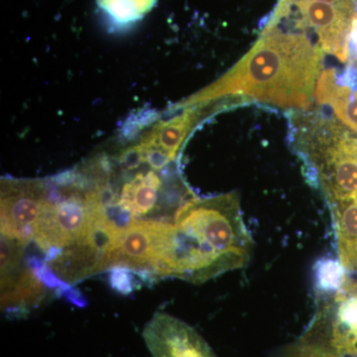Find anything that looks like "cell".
<instances>
[{"label":"cell","instance_id":"obj_10","mask_svg":"<svg viewBox=\"0 0 357 357\" xmlns=\"http://www.w3.org/2000/svg\"><path fill=\"white\" fill-rule=\"evenodd\" d=\"M354 79H357V27L352 35L351 42V52H349V59L347 61V70Z\"/></svg>","mask_w":357,"mask_h":357},{"label":"cell","instance_id":"obj_7","mask_svg":"<svg viewBox=\"0 0 357 357\" xmlns=\"http://www.w3.org/2000/svg\"><path fill=\"white\" fill-rule=\"evenodd\" d=\"M142 335L153 357H218L194 328L166 312H157Z\"/></svg>","mask_w":357,"mask_h":357},{"label":"cell","instance_id":"obj_8","mask_svg":"<svg viewBox=\"0 0 357 357\" xmlns=\"http://www.w3.org/2000/svg\"><path fill=\"white\" fill-rule=\"evenodd\" d=\"M314 102L357 134V79L345 70L338 75L333 69L321 70L314 91Z\"/></svg>","mask_w":357,"mask_h":357},{"label":"cell","instance_id":"obj_11","mask_svg":"<svg viewBox=\"0 0 357 357\" xmlns=\"http://www.w3.org/2000/svg\"><path fill=\"white\" fill-rule=\"evenodd\" d=\"M356 4H357V0H356Z\"/></svg>","mask_w":357,"mask_h":357},{"label":"cell","instance_id":"obj_5","mask_svg":"<svg viewBox=\"0 0 357 357\" xmlns=\"http://www.w3.org/2000/svg\"><path fill=\"white\" fill-rule=\"evenodd\" d=\"M292 17L295 30L312 33L321 51L340 63H347L357 27V7H345L317 0H278L264 29Z\"/></svg>","mask_w":357,"mask_h":357},{"label":"cell","instance_id":"obj_4","mask_svg":"<svg viewBox=\"0 0 357 357\" xmlns=\"http://www.w3.org/2000/svg\"><path fill=\"white\" fill-rule=\"evenodd\" d=\"M273 357H357V286L316 288L306 330Z\"/></svg>","mask_w":357,"mask_h":357},{"label":"cell","instance_id":"obj_2","mask_svg":"<svg viewBox=\"0 0 357 357\" xmlns=\"http://www.w3.org/2000/svg\"><path fill=\"white\" fill-rule=\"evenodd\" d=\"M252 249L236 192L196 198L174 222L169 278L199 285L245 267Z\"/></svg>","mask_w":357,"mask_h":357},{"label":"cell","instance_id":"obj_6","mask_svg":"<svg viewBox=\"0 0 357 357\" xmlns=\"http://www.w3.org/2000/svg\"><path fill=\"white\" fill-rule=\"evenodd\" d=\"M49 289L26 264L20 249L1 238V309L23 318L43 302Z\"/></svg>","mask_w":357,"mask_h":357},{"label":"cell","instance_id":"obj_1","mask_svg":"<svg viewBox=\"0 0 357 357\" xmlns=\"http://www.w3.org/2000/svg\"><path fill=\"white\" fill-rule=\"evenodd\" d=\"M324 55L307 33L279 26L263 29L231 69L177 107L238 98L292 112L311 109Z\"/></svg>","mask_w":357,"mask_h":357},{"label":"cell","instance_id":"obj_3","mask_svg":"<svg viewBox=\"0 0 357 357\" xmlns=\"http://www.w3.org/2000/svg\"><path fill=\"white\" fill-rule=\"evenodd\" d=\"M294 150L331 213L357 206V134L323 109L292 112Z\"/></svg>","mask_w":357,"mask_h":357},{"label":"cell","instance_id":"obj_9","mask_svg":"<svg viewBox=\"0 0 357 357\" xmlns=\"http://www.w3.org/2000/svg\"><path fill=\"white\" fill-rule=\"evenodd\" d=\"M157 0H96L103 20L114 30H124L139 22L156 6Z\"/></svg>","mask_w":357,"mask_h":357}]
</instances>
